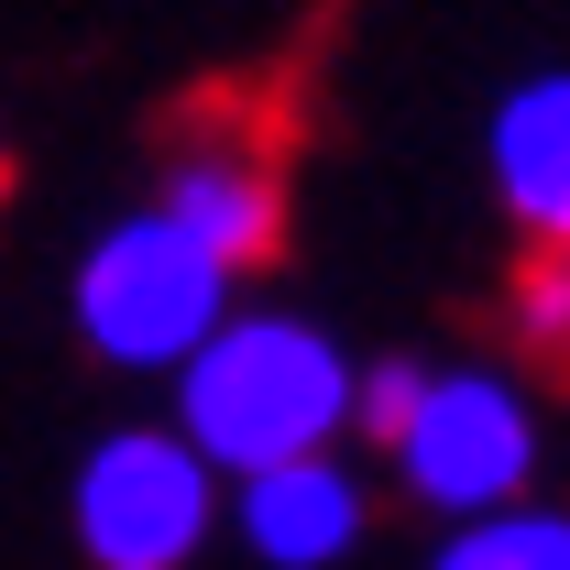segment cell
<instances>
[{"instance_id": "cell-6", "label": "cell", "mask_w": 570, "mask_h": 570, "mask_svg": "<svg viewBox=\"0 0 570 570\" xmlns=\"http://www.w3.org/2000/svg\"><path fill=\"white\" fill-rule=\"evenodd\" d=\"M483 165H494V198L527 219V230L570 242V77L504 88L494 121H483Z\"/></svg>"}, {"instance_id": "cell-1", "label": "cell", "mask_w": 570, "mask_h": 570, "mask_svg": "<svg viewBox=\"0 0 570 570\" xmlns=\"http://www.w3.org/2000/svg\"><path fill=\"white\" fill-rule=\"evenodd\" d=\"M352 417H362V362L318 318H285V307H242L209 352L176 373V428L230 483L318 461Z\"/></svg>"}, {"instance_id": "cell-4", "label": "cell", "mask_w": 570, "mask_h": 570, "mask_svg": "<svg viewBox=\"0 0 570 570\" xmlns=\"http://www.w3.org/2000/svg\"><path fill=\"white\" fill-rule=\"evenodd\" d=\"M395 472H406V494L439 504L450 527L504 515V504H527V483H538V406L515 395V373L461 362V373L428 384L417 428L395 439Z\"/></svg>"}, {"instance_id": "cell-2", "label": "cell", "mask_w": 570, "mask_h": 570, "mask_svg": "<svg viewBox=\"0 0 570 570\" xmlns=\"http://www.w3.org/2000/svg\"><path fill=\"white\" fill-rule=\"evenodd\" d=\"M67 307H77V330H88V352L121 362V373H187V362L242 318V307H230V264L165 209L110 219V230L77 253Z\"/></svg>"}, {"instance_id": "cell-10", "label": "cell", "mask_w": 570, "mask_h": 570, "mask_svg": "<svg viewBox=\"0 0 570 570\" xmlns=\"http://www.w3.org/2000/svg\"><path fill=\"white\" fill-rule=\"evenodd\" d=\"M515 330H527V352H570V253L560 242H549V264L515 275Z\"/></svg>"}, {"instance_id": "cell-7", "label": "cell", "mask_w": 570, "mask_h": 570, "mask_svg": "<svg viewBox=\"0 0 570 570\" xmlns=\"http://www.w3.org/2000/svg\"><path fill=\"white\" fill-rule=\"evenodd\" d=\"M154 209H165V219H187V230L209 242L219 264L242 275V264L275 242V176H264L242 142H198V154H176V165H165Z\"/></svg>"}, {"instance_id": "cell-11", "label": "cell", "mask_w": 570, "mask_h": 570, "mask_svg": "<svg viewBox=\"0 0 570 570\" xmlns=\"http://www.w3.org/2000/svg\"><path fill=\"white\" fill-rule=\"evenodd\" d=\"M560 253H570V242H560Z\"/></svg>"}, {"instance_id": "cell-5", "label": "cell", "mask_w": 570, "mask_h": 570, "mask_svg": "<svg viewBox=\"0 0 570 570\" xmlns=\"http://www.w3.org/2000/svg\"><path fill=\"white\" fill-rule=\"evenodd\" d=\"M230 527H242V549L264 570H341L362 549V483L318 450V461L230 483Z\"/></svg>"}, {"instance_id": "cell-9", "label": "cell", "mask_w": 570, "mask_h": 570, "mask_svg": "<svg viewBox=\"0 0 570 570\" xmlns=\"http://www.w3.org/2000/svg\"><path fill=\"white\" fill-rule=\"evenodd\" d=\"M428 384H439L428 362H362V417H352V428H362V439H373V450H395V439L417 428Z\"/></svg>"}, {"instance_id": "cell-3", "label": "cell", "mask_w": 570, "mask_h": 570, "mask_svg": "<svg viewBox=\"0 0 570 570\" xmlns=\"http://www.w3.org/2000/svg\"><path fill=\"white\" fill-rule=\"evenodd\" d=\"M67 527L88 570H187L219 527V472L187 428H110L77 461Z\"/></svg>"}, {"instance_id": "cell-8", "label": "cell", "mask_w": 570, "mask_h": 570, "mask_svg": "<svg viewBox=\"0 0 570 570\" xmlns=\"http://www.w3.org/2000/svg\"><path fill=\"white\" fill-rule=\"evenodd\" d=\"M428 570H570V515L560 504H504V515H472L439 538Z\"/></svg>"}]
</instances>
